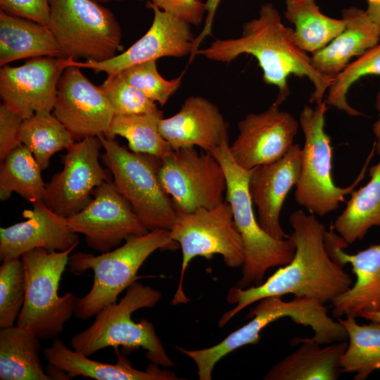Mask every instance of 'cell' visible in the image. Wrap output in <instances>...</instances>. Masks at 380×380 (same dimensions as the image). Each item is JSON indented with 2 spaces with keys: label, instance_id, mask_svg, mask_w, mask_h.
<instances>
[{
  "label": "cell",
  "instance_id": "6da1fadb",
  "mask_svg": "<svg viewBox=\"0 0 380 380\" xmlns=\"http://www.w3.org/2000/svg\"><path fill=\"white\" fill-rule=\"evenodd\" d=\"M289 220L293 229L291 236L296 244L291 261L259 286L232 287L226 298L236 306L222 315L218 327H224L243 308L266 297L292 294L324 305L352 286L350 274L329 254L325 243L327 230L324 224L315 215H307L301 210L293 212Z\"/></svg>",
  "mask_w": 380,
  "mask_h": 380
},
{
  "label": "cell",
  "instance_id": "7a4b0ae2",
  "mask_svg": "<svg viewBox=\"0 0 380 380\" xmlns=\"http://www.w3.org/2000/svg\"><path fill=\"white\" fill-rule=\"evenodd\" d=\"M243 54L254 56L262 69L264 82L277 87L274 103L278 106L290 94L289 78L292 75L310 80L314 87L310 101L315 105L323 101L334 80L314 67L311 56L295 42L293 29L283 23L271 3L262 5L258 16L243 24L240 37L216 39L196 53V56L223 63Z\"/></svg>",
  "mask_w": 380,
  "mask_h": 380
},
{
  "label": "cell",
  "instance_id": "3957f363",
  "mask_svg": "<svg viewBox=\"0 0 380 380\" xmlns=\"http://www.w3.org/2000/svg\"><path fill=\"white\" fill-rule=\"evenodd\" d=\"M179 248L170 230L155 229L129 237L121 246L99 255L82 252L72 254L68 263L70 271L94 272L92 286L78 298L75 316L85 320L115 303L119 294L138 279L137 274L150 255L158 249L175 251Z\"/></svg>",
  "mask_w": 380,
  "mask_h": 380
},
{
  "label": "cell",
  "instance_id": "277c9868",
  "mask_svg": "<svg viewBox=\"0 0 380 380\" xmlns=\"http://www.w3.org/2000/svg\"><path fill=\"white\" fill-rule=\"evenodd\" d=\"M161 295L160 291L134 281L119 303L104 307L89 328L72 336L71 348L88 357L107 347L122 346L130 351L142 348L151 363L164 367L174 366L153 324L146 319L135 322L131 317L137 310L154 307Z\"/></svg>",
  "mask_w": 380,
  "mask_h": 380
},
{
  "label": "cell",
  "instance_id": "5b68a950",
  "mask_svg": "<svg viewBox=\"0 0 380 380\" xmlns=\"http://www.w3.org/2000/svg\"><path fill=\"white\" fill-rule=\"evenodd\" d=\"M220 163L227 180L226 201L232 209L235 226L241 236L244 251L242 277L235 286L246 289L264 281L266 272L289 263L296 251L293 238L279 240L262 229L253 208L248 191L249 170L239 166L226 143L210 152Z\"/></svg>",
  "mask_w": 380,
  "mask_h": 380
},
{
  "label": "cell",
  "instance_id": "8992f818",
  "mask_svg": "<svg viewBox=\"0 0 380 380\" xmlns=\"http://www.w3.org/2000/svg\"><path fill=\"white\" fill-rule=\"evenodd\" d=\"M75 248L56 251L38 248L21 256L25 296L17 325L32 330L40 339L57 338L75 315L78 298L70 292L58 295L62 274Z\"/></svg>",
  "mask_w": 380,
  "mask_h": 380
},
{
  "label": "cell",
  "instance_id": "52a82bcc",
  "mask_svg": "<svg viewBox=\"0 0 380 380\" xmlns=\"http://www.w3.org/2000/svg\"><path fill=\"white\" fill-rule=\"evenodd\" d=\"M104 153L101 155L118 192L148 231L170 230L177 210L158 177L162 160L151 155L134 153L115 139L99 136Z\"/></svg>",
  "mask_w": 380,
  "mask_h": 380
},
{
  "label": "cell",
  "instance_id": "ba28073f",
  "mask_svg": "<svg viewBox=\"0 0 380 380\" xmlns=\"http://www.w3.org/2000/svg\"><path fill=\"white\" fill-rule=\"evenodd\" d=\"M325 101L315 108L305 106L301 110L299 124L305 144L301 149V167L294 193L296 202L311 214L325 216L336 210L345 196L350 194L364 178L374 148L355 182L347 187L335 184L332 177V147L331 138L324 130Z\"/></svg>",
  "mask_w": 380,
  "mask_h": 380
},
{
  "label": "cell",
  "instance_id": "9c48e42d",
  "mask_svg": "<svg viewBox=\"0 0 380 380\" xmlns=\"http://www.w3.org/2000/svg\"><path fill=\"white\" fill-rule=\"evenodd\" d=\"M48 27L63 58L101 62L121 51L122 31L114 14L94 0H49Z\"/></svg>",
  "mask_w": 380,
  "mask_h": 380
},
{
  "label": "cell",
  "instance_id": "30bf717a",
  "mask_svg": "<svg viewBox=\"0 0 380 380\" xmlns=\"http://www.w3.org/2000/svg\"><path fill=\"white\" fill-rule=\"evenodd\" d=\"M170 232L182 253L181 276L171 302L173 305L189 301L184 292L183 281L186 270L195 257L210 260L219 254L229 267H239L243 263V241L227 201L211 209L199 208L191 213L177 211Z\"/></svg>",
  "mask_w": 380,
  "mask_h": 380
},
{
  "label": "cell",
  "instance_id": "8fae6325",
  "mask_svg": "<svg viewBox=\"0 0 380 380\" xmlns=\"http://www.w3.org/2000/svg\"><path fill=\"white\" fill-rule=\"evenodd\" d=\"M251 309L246 324L231 333L219 343L200 350H187L176 346L182 354L196 364L200 380H211L213 369L217 362L229 353L243 346L256 344L260 332L270 323L282 317H289L296 324L310 327L315 336H322L329 329L331 317L327 308L317 300L296 297L285 301L281 296L264 298Z\"/></svg>",
  "mask_w": 380,
  "mask_h": 380
},
{
  "label": "cell",
  "instance_id": "7c38bea8",
  "mask_svg": "<svg viewBox=\"0 0 380 380\" xmlns=\"http://www.w3.org/2000/svg\"><path fill=\"white\" fill-rule=\"evenodd\" d=\"M158 177L177 211L211 209L224 202L226 176L210 152L195 147L173 151L162 160Z\"/></svg>",
  "mask_w": 380,
  "mask_h": 380
},
{
  "label": "cell",
  "instance_id": "4fadbf2b",
  "mask_svg": "<svg viewBox=\"0 0 380 380\" xmlns=\"http://www.w3.org/2000/svg\"><path fill=\"white\" fill-rule=\"evenodd\" d=\"M93 196L86 207L66 218L69 229L83 234L89 248L101 253L108 252L129 237L149 232L113 180L96 188Z\"/></svg>",
  "mask_w": 380,
  "mask_h": 380
},
{
  "label": "cell",
  "instance_id": "5bb4252c",
  "mask_svg": "<svg viewBox=\"0 0 380 380\" xmlns=\"http://www.w3.org/2000/svg\"><path fill=\"white\" fill-rule=\"evenodd\" d=\"M101 148L99 137H88L66 149L63 170L46 184L42 201L46 206L68 218L89 204L95 189L109 180L99 161Z\"/></svg>",
  "mask_w": 380,
  "mask_h": 380
},
{
  "label": "cell",
  "instance_id": "9a60e30c",
  "mask_svg": "<svg viewBox=\"0 0 380 380\" xmlns=\"http://www.w3.org/2000/svg\"><path fill=\"white\" fill-rule=\"evenodd\" d=\"M153 19L148 31L126 51L107 61H75L68 58L67 65L89 68L95 72H103L108 76L117 75L126 68L162 57L182 58L191 56L195 38L188 23L160 10L150 2Z\"/></svg>",
  "mask_w": 380,
  "mask_h": 380
},
{
  "label": "cell",
  "instance_id": "2e32d148",
  "mask_svg": "<svg viewBox=\"0 0 380 380\" xmlns=\"http://www.w3.org/2000/svg\"><path fill=\"white\" fill-rule=\"evenodd\" d=\"M52 111L75 141L105 134L115 115L100 86L72 65H67L61 74Z\"/></svg>",
  "mask_w": 380,
  "mask_h": 380
},
{
  "label": "cell",
  "instance_id": "e0dca14e",
  "mask_svg": "<svg viewBox=\"0 0 380 380\" xmlns=\"http://www.w3.org/2000/svg\"><path fill=\"white\" fill-rule=\"evenodd\" d=\"M300 124L272 103L260 113H250L238 124V136L229 145L236 163L246 170L274 162L293 145Z\"/></svg>",
  "mask_w": 380,
  "mask_h": 380
},
{
  "label": "cell",
  "instance_id": "ac0fdd59",
  "mask_svg": "<svg viewBox=\"0 0 380 380\" xmlns=\"http://www.w3.org/2000/svg\"><path fill=\"white\" fill-rule=\"evenodd\" d=\"M68 58L37 57L20 66L0 70V96L3 103L23 119L53 110L59 79Z\"/></svg>",
  "mask_w": 380,
  "mask_h": 380
},
{
  "label": "cell",
  "instance_id": "d6986e66",
  "mask_svg": "<svg viewBox=\"0 0 380 380\" xmlns=\"http://www.w3.org/2000/svg\"><path fill=\"white\" fill-rule=\"evenodd\" d=\"M301 149L293 144L280 159L249 170L248 191L258 209V223L276 239L290 236L281 227L279 217L285 198L299 179Z\"/></svg>",
  "mask_w": 380,
  "mask_h": 380
},
{
  "label": "cell",
  "instance_id": "ffe728a7",
  "mask_svg": "<svg viewBox=\"0 0 380 380\" xmlns=\"http://www.w3.org/2000/svg\"><path fill=\"white\" fill-rule=\"evenodd\" d=\"M325 243L331 258L343 267L350 264L356 276L354 284L331 303L333 316L356 318L380 310V243L348 254L343 248L348 244L333 231L327 232Z\"/></svg>",
  "mask_w": 380,
  "mask_h": 380
},
{
  "label": "cell",
  "instance_id": "44dd1931",
  "mask_svg": "<svg viewBox=\"0 0 380 380\" xmlns=\"http://www.w3.org/2000/svg\"><path fill=\"white\" fill-rule=\"evenodd\" d=\"M33 208L23 212L25 221L0 229V259L21 258L29 251L44 248L65 251L79 243L77 234L42 201L32 203Z\"/></svg>",
  "mask_w": 380,
  "mask_h": 380
},
{
  "label": "cell",
  "instance_id": "7402d4cb",
  "mask_svg": "<svg viewBox=\"0 0 380 380\" xmlns=\"http://www.w3.org/2000/svg\"><path fill=\"white\" fill-rule=\"evenodd\" d=\"M228 127L219 108L198 96L187 98L176 114L158 122L160 134L174 151L198 146L210 152L229 143Z\"/></svg>",
  "mask_w": 380,
  "mask_h": 380
},
{
  "label": "cell",
  "instance_id": "603a6c76",
  "mask_svg": "<svg viewBox=\"0 0 380 380\" xmlns=\"http://www.w3.org/2000/svg\"><path fill=\"white\" fill-rule=\"evenodd\" d=\"M115 349L117 364H107L91 360L83 353L70 349L58 337L43 350L49 365L64 372L69 379L82 376L96 380H177L172 372L162 370L153 363L146 371L134 368L130 362Z\"/></svg>",
  "mask_w": 380,
  "mask_h": 380
},
{
  "label": "cell",
  "instance_id": "cb8c5ba5",
  "mask_svg": "<svg viewBox=\"0 0 380 380\" xmlns=\"http://www.w3.org/2000/svg\"><path fill=\"white\" fill-rule=\"evenodd\" d=\"M343 30L327 45L310 55L314 67L322 75L334 77L354 57H359L380 42V33L366 10L352 6L342 11Z\"/></svg>",
  "mask_w": 380,
  "mask_h": 380
},
{
  "label": "cell",
  "instance_id": "d4e9b609",
  "mask_svg": "<svg viewBox=\"0 0 380 380\" xmlns=\"http://www.w3.org/2000/svg\"><path fill=\"white\" fill-rule=\"evenodd\" d=\"M298 348L273 366L265 380H336L343 373L341 360L348 342L322 346L310 338L296 337L291 345Z\"/></svg>",
  "mask_w": 380,
  "mask_h": 380
},
{
  "label": "cell",
  "instance_id": "484cf974",
  "mask_svg": "<svg viewBox=\"0 0 380 380\" xmlns=\"http://www.w3.org/2000/svg\"><path fill=\"white\" fill-rule=\"evenodd\" d=\"M37 57L63 58L49 28L0 11V65Z\"/></svg>",
  "mask_w": 380,
  "mask_h": 380
},
{
  "label": "cell",
  "instance_id": "4316f807",
  "mask_svg": "<svg viewBox=\"0 0 380 380\" xmlns=\"http://www.w3.org/2000/svg\"><path fill=\"white\" fill-rule=\"evenodd\" d=\"M40 338L18 325L0 329L1 380H51L39 356Z\"/></svg>",
  "mask_w": 380,
  "mask_h": 380
},
{
  "label": "cell",
  "instance_id": "83f0119b",
  "mask_svg": "<svg viewBox=\"0 0 380 380\" xmlns=\"http://www.w3.org/2000/svg\"><path fill=\"white\" fill-rule=\"evenodd\" d=\"M369 182L353 190L334 228L348 243L362 240L369 229L380 227V160L369 170Z\"/></svg>",
  "mask_w": 380,
  "mask_h": 380
},
{
  "label": "cell",
  "instance_id": "f1b7e54d",
  "mask_svg": "<svg viewBox=\"0 0 380 380\" xmlns=\"http://www.w3.org/2000/svg\"><path fill=\"white\" fill-rule=\"evenodd\" d=\"M284 15L293 24L296 44L310 55L327 45L346 27V21L321 12L316 0H286Z\"/></svg>",
  "mask_w": 380,
  "mask_h": 380
},
{
  "label": "cell",
  "instance_id": "f546056e",
  "mask_svg": "<svg viewBox=\"0 0 380 380\" xmlns=\"http://www.w3.org/2000/svg\"><path fill=\"white\" fill-rule=\"evenodd\" d=\"M355 317L339 318L348 339L341 360L343 372L355 373V380H365L380 369V322L359 324Z\"/></svg>",
  "mask_w": 380,
  "mask_h": 380
},
{
  "label": "cell",
  "instance_id": "4dcf8cb0",
  "mask_svg": "<svg viewBox=\"0 0 380 380\" xmlns=\"http://www.w3.org/2000/svg\"><path fill=\"white\" fill-rule=\"evenodd\" d=\"M42 170L26 146L22 144L14 148L1 162V200L4 201L16 192L32 203L42 201L46 184Z\"/></svg>",
  "mask_w": 380,
  "mask_h": 380
},
{
  "label": "cell",
  "instance_id": "1f68e13d",
  "mask_svg": "<svg viewBox=\"0 0 380 380\" xmlns=\"http://www.w3.org/2000/svg\"><path fill=\"white\" fill-rule=\"evenodd\" d=\"M162 118L163 113L114 115L104 135L110 139L122 137L127 139L130 151L163 160L174 150L160 132L158 122Z\"/></svg>",
  "mask_w": 380,
  "mask_h": 380
},
{
  "label": "cell",
  "instance_id": "d6a6232c",
  "mask_svg": "<svg viewBox=\"0 0 380 380\" xmlns=\"http://www.w3.org/2000/svg\"><path fill=\"white\" fill-rule=\"evenodd\" d=\"M19 139L32 152L42 170L49 167L51 156L68 149L75 141L65 127L49 111L23 119Z\"/></svg>",
  "mask_w": 380,
  "mask_h": 380
},
{
  "label": "cell",
  "instance_id": "836d02e7",
  "mask_svg": "<svg viewBox=\"0 0 380 380\" xmlns=\"http://www.w3.org/2000/svg\"><path fill=\"white\" fill-rule=\"evenodd\" d=\"M368 75H380V43L352 61L334 77L327 90V104L350 116L362 115L360 111L350 106L347 94L357 80Z\"/></svg>",
  "mask_w": 380,
  "mask_h": 380
},
{
  "label": "cell",
  "instance_id": "e575fe53",
  "mask_svg": "<svg viewBox=\"0 0 380 380\" xmlns=\"http://www.w3.org/2000/svg\"><path fill=\"white\" fill-rule=\"evenodd\" d=\"M25 281L21 258L2 261L0 266V328L11 327L24 304Z\"/></svg>",
  "mask_w": 380,
  "mask_h": 380
},
{
  "label": "cell",
  "instance_id": "d590c367",
  "mask_svg": "<svg viewBox=\"0 0 380 380\" xmlns=\"http://www.w3.org/2000/svg\"><path fill=\"white\" fill-rule=\"evenodd\" d=\"M100 87L108 99L115 115L163 113L155 101L129 84L121 73L108 76Z\"/></svg>",
  "mask_w": 380,
  "mask_h": 380
},
{
  "label": "cell",
  "instance_id": "8d00e7d4",
  "mask_svg": "<svg viewBox=\"0 0 380 380\" xmlns=\"http://www.w3.org/2000/svg\"><path fill=\"white\" fill-rule=\"evenodd\" d=\"M120 73L129 84L161 106L179 89L182 79V75L164 79L158 71L156 60L130 66Z\"/></svg>",
  "mask_w": 380,
  "mask_h": 380
},
{
  "label": "cell",
  "instance_id": "74e56055",
  "mask_svg": "<svg viewBox=\"0 0 380 380\" xmlns=\"http://www.w3.org/2000/svg\"><path fill=\"white\" fill-rule=\"evenodd\" d=\"M0 10L8 15L48 27L49 0H0Z\"/></svg>",
  "mask_w": 380,
  "mask_h": 380
},
{
  "label": "cell",
  "instance_id": "f35d334b",
  "mask_svg": "<svg viewBox=\"0 0 380 380\" xmlns=\"http://www.w3.org/2000/svg\"><path fill=\"white\" fill-rule=\"evenodd\" d=\"M147 1L191 25L198 26L206 14L205 2L201 0H139Z\"/></svg>",
  "mask_w": 380,
  "mask_h": 380
},
{
  "label": "cell",
  "instance_id": "ab89813d",
  "mask_svg": "<svg viewBox=\"0 0 380 380\" xmlns=\"http://www.w3.org/2000/svg\"><path fill=\"white\" fill-rule=\"evenodd\" d=\"M23 121L16 113L4 103L0 106V160L21 144L19 135Z\"/></svg>",
  "mask_w": 380,
  "mask_h": 380
},
{
  "label": "cell",
  "instance_id": "60d3db41",
  "mask_svg": "<svg viewBox=\"0 0 380 380\" xmlns=\"http://www.w3.org/2000/svg\"><path fill=\"white\" fill-rule=\"evenodd\" d=\"M220 2L221 0H207L205 1L206 17L205 25L201 33L195 38L193 52L190 56V61H192L195 58L196 51L199 49V46L203 39L208 36L212 35L214 18Z\"/></svg>",
  "mask_w": 380,
  "mask_h": 380
},
{
  "label": "cell",
  "instance_id": "b9f144b4",
  "mask_svg": "<svg viewBox=\"0 0 380 380\" xmlns=\"http://www.w3.org/2000/svg\"><path fill=\"white\" fill-rule=\"evenodd\" d=\"M367 8L366 11L375 23L380 33V0H366Z\"/></svg>",
  "mask_w": 380,
  "mask_h": 380
},
{
  "label": "cell",
  "instance_id": "7bdbcfd3",
  "mask_svg": "<svg viewBox=\"0 0 380 380\" xmlns=\"http://www.w3.org/2000/svg\"><path fill=\"white\" fill-rule=\"evenodd\" d=\"M375 106L379 113V118L373 125V132L376 137L374 147V151L380 156V91L376 96Z\"/></svg>",
  "mask_w": 380,
  "mask_h": 380
},
{
  "label": "cell",
  "instance_id": "ee69618b",
  "mask_svg": "<svg viewBox=\"0 0 380 380\" xmlns=\"http://www.w3.org/2000/svg\"><path fill=\"white\" fill-rule=\"evenodd\" d=\"M360 317H363L364 319H366L371 322H380V310L364 312L360 315Z\"/></svg>",
  "mask_w": 380,
  "mask_h": 380
},
{
  "label": "cell",
  "instance_id": "f6af8a7d",
  "mask_svg": "<svg viewBox=\"0 0 380 380\" xmlns=\"http://www.w3.org/2000/svg\"><path fill=\"white\" fill-rule=\"evenodd\" d=\"M99 3H107V2H110V1H125V0H94Z\"/></svg>",
  "mask_w": 380,
  "mask_h": 380
}]
</instances>
